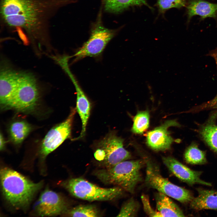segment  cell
Segmentation results:
<instances>
[{"label": "cell", "mask_w": 217, "mask_h": 217, "mask_svg": "<svg viewBox=\"0 0 217 217\" xmlns=\"http://www.w3.org/2000/svg\"><path fill=\"white\" fill-rule=\"evenodd\" d=\"M3 195L7 202L16 209H24L29 205L42 182L34 183L17 172L5 167L0 171Z\"/></svg>", "instance_id": "2"}, {"label": "cell", "mask_w": 217, "mask_h": 217, "mask_svg": "<svg viewBox=\"0 0 217 217\" xmlns=\"http://www.w3.org/2000/svg\"><path fill=\"white\" fill-rule=\"evenodd\" d=\"M66 213L73 217H98L100 215L99 210L92 205H80L70 209Z\"/></svg>", "instance_id": "22"}, {"label": "cell", "mask_w": 217, "mask_h": 217, "mask_svg": "<svg viewBox=\"0 0 217 217\" xmlns=\"http://www.w3.org/2000/svg\"><path fill=\"white\" fill-rule=\"evenodd\" d=\"M67 74L72 81L76 90V110L80 117L82 122V130L80 135L73 139L74 140H77L82 138L85 135L91 106L88 99L71 71L67 72Z\"/></svg>", "instance_id": "14"}, {"label": "cell", "mask_w": 217, "mask_h": 217, "mask_svg": "<svg viewBox=\"0 0 217 217\" xmlns=\"http://www.w3.org/2000/svg\"><path fill=\"white\" fill-rule=\"evenodd\" d=\"M141 199L144 211L148 215L152 217H162L157 211L154 210L151 207L149 198L147 195L145 194L142 195Z\"/></svg>", "instance_id": "27"}, {"label": "cell", "mask_w": 217, "mask_h": 217, "mask_svg": "<svg viewBox=\"0 0 217 217\" xmlns=\"http://www.w3.org/2000/svg\"><path fill=\"white\" fill-rule=\"evenodd\" d=\"M185 4V0H156V5L159 13L163 14L169 9L180 8L184 6Z\"/></svg>", "instance_id": "25"}, {"label": "cell", "mask_w": 217, "mask_h": 217, "mask_svg": "<svg viewBox=\"0 0 217 217\" xmlns=\"http://www.w3.org/2000/svg\"><path fill=\"white\" fill-rule=\"evenodd\" d=\"M39 91L37 80L30 73L20 72L12 108L23 113L33 112L37 105Z\"/></svg>", "instance_id": "5"}, {"label": "cell", "mask_w": 217, "mask_h": 217, "mask_svg": "<svg viewBox=\"0 0 217 217\" xmlns=\"http://www.w3.org/2000/svg\"><path fill=\"white\" fill-rule=\"evenodd\" d=\"M213 58L215 60L217 70V55L214 56ZM211 109L217 110V94L212 99L200 105L193 106L186 112L195 113L204 110Z\"/></svg>", "instance_id": "26"}, {"label": "cell", "mask_w": 217, "mask_h": 217, "mask_svg": "<svg viewBox=\"0 0 217 217\" xmlns=\"http://www.w3.org/2000/svg\"><path fill=\"white\" fill-rule=\"evenodd\" d=\"M20 72L14 70L7 62L3 61L1 63L0 104L2 110L12 108Z\"/></svg>", "instance_id": "10"}, {"label": "cell", "mask_w": 217, "mask_h": 217, "mask_svg": "<svg viewBox=\"0 0 217 217\" xmlns=\"http://www.w3.org/2000/svg\"><path fill=\"white\" fill-rule=\"evenodd\" d=\"M36 213L40 216H53L66 213L67 203L58 194L48 189L41 194L35 206Z\"/></svg>", "instance_id": "11"}, {"label": "cell", "mask_w": 217, "mask_h": 217, "mask_svg": "<svg viewBox=\"0 0 217 217\" xmlns=\"http://www.w3.org/2000/svg\"><path fill=\"white\" fill-rule=\"evenodd\" d=\"M198 196L191 201V208L197 210L203 209L217 210V191L198 188Z\"/></svg>", "instance_id": "17"}, {"label": "cell", "mask_w": 217, "mask_h": 217, "mask_svg": "<svg viewBox=\"0 0 217 217\" xmlns=\"http://www.w3.org/2000/svg\"><path fill=\"white\" fill-rule=\"evenodd\" d=\"M139 207L138 203L134 198H131L123 204L117 216H135L137 214Z\"/></svg>", "instance_id": "24"}, {"label": "cell", "mask_w": 217, "mask_h": 217, "mask_svg": "<svg viewBox=\"0 0 217 217\" xmlns=\"http://www.w3.org/2000/svg\"><path fill=\"white\" fill-rule=\"evenodd\" d=\"M217 110L212 112L206 122L198 125L197 130L201 139L212 150L217 153Z\"/></svg>", "instance_id": "15"}, {"label": "cell", "mask_w": 217, "mask_h": 217, "mask_svg": "<svg viewBox=\"0 0 217 217\" xmlns=\"http://www.w3.org/2000/svg\"><path fill=\"white\" fill-rule=\"evenodd\" d=\"M76 111V108H71L67 118L52 128L47 133L42 141L39 150L42 158L45 159L70 137Z\"/></svg>", "instance_id": "9"}, {"label": "cell", "mask_w": 217, "mask_h": 217, "mask_svg": "<svg viewBox=\"0 0 217 217\" xmlns=\"http://www.w3.org/2000/svg\"><path fill=\"white\" fill-rule=\"evenodd\" d=\"M145 183L147 186L183 203L191 202L193 198L188 190L171 183L163 177L157 166L146 162Z\"/></svg>", "instance_id": "6"}, {"label": "cell", "mask_w": 217, "mask_h": 217, "mask_svg": "<svg viewBox=\"0 0 217 217\" xmlns=\"http://www.w3.org/2000/svg\"><path fill=\"white\" fill-rule=\"evenodd\" d=\"M184 157L187 162L192 164H203L207 162L205 152L200 149L194 142L186 149Z\"/></svg>", "instance_id": "21"}, {"label": "cell", "mask_w": 217, "mask_h": 217, "mask_svg": "<svg viewBox=\"0 0 217 217\" xmlns=\"http://www.w3.org/2000/svg\"><path fill=\"white\" fill-rule=\"evenodd\" d=\"M75 0H0L4 27L24 32L31 42L49 45L51 20L60 8Z\"/></svg>", "instance_id": "1"}, {"label": "cell", "mask_w": 217, "mask_h": 217, "mask_svg": "<svg viewBox=\"0 0 217 217\" xmlns=\"http://www.w3.org/2000/svg\"><path fill=\"white\" fill-rule=\"evenodd\" d=\"M171 126L180 127L176 120L166 121L161 125L149 131L147 135L146 143L153 149L164 151L169 149L174 141L168 128Z\"/></svg>", "instance_id": "12"}, {"label": "cell", "mask_w": 217, "mask_h": 217, "mask_svg": "<svg viewBox=\"0 0 217 217\" xmlns=\"http://www.w3.org/2000/svg\"><path fill=\"white\" fill-rule=\"evenodd\" d=\"M162 160L169 170L181 181L190 185L199 184L211 185V183L200 179L202 172L192 170L171 157H163Z\"/></svg>", "instance_id": "13"}, {"label": "cell", "mask_w": 217, "mask_h": 217, "mask_svg": "<svg viewBox=\"0 0 217 217\" xmlns=\"http://www.w3.org/2000/svg\"><path fill=\"white\" fill-rule=\"evenodd\" d=\"M105 10L113 13H120L128 8L134 6L145 5L153 10L146 0H102Z\"/></svg>", "instance_id": "19"}, {"label": "cell", "mask_w": 217, "mask_h": 217, "mask_svg": "<svg viewBox=\"0 0 217 217\" xmlns=\"http://www.w3.org/2000/svg\"><path fill=\"white\" fill-rule=\"evenodd\" d=\"M62 184L73 196L88 201L113 200L123 193V189L119 187L103 188L80 178L70 179Z\"/></svg>", "instance_id": "4"}, {"label": "cell", "mask_w": 217, "mask_h": 217, "mask_svg": "<svg viewBox=\"0 0 217 217\" xmlns=\"http://www.w3.org/2000/svg\"><path fill=\"white\" fill-rule=\"evenodd\" d=\"M30 125L26 121H17L10 125L9 131L11 141L15 144L21 143L31 130Z\"/></svg>", "instance_id": "20"}, {"label": "cell", "mask_w": 217, "mask_h": 217, "mask_svg": "<svg viewBox=\"0 0 217 217\" xmlns=\"http://www.w3.org/2000/svg\"><path fill=\"white\" fill-rule=\"evenodd\" d=\"M149 118L148 111L138 112L134 118L132 132L137 134L143 133L149 127Z\"/></svg>", "instance_id": "23"}, {"label": "cell", "mask_w": 217, "mask_h": 217, "mask_svg": "<svg viewBox=\"0 0 217 217\" xmlns=\"http://www.w3.org/2000/svg\"><path fill=\"white\" fill-rule=\"evenodd\" d=\"M115 30L105 27L101 22V14L91 30L89 39L71 57L75 61L87 57H97L101 55L109 41L116 33Z\"/></svg>", "instance_id": "8"}, {"label": "cell", "mask_w": 217, "mask_h": 217, "mask_svg": "<svg viewBox=\"0 0 217 217\" xmlns=\"http://www.w3.org/2000/svg\"><path fill=\"white\" fill-rule=\"evenodd\" d=\"M5 143L4 138L1 133L0 135V149L1 150H2L4 148Z\"/></svg>", "instance_id": "28"}, {"label": "cell", "mask_w": 217, "mask_h": 217, "mask_svg": "<svg viewBox=\"0 0 217 217\" xmlns=\"http://www.w3.org/2000/svg\"><path fill=\"white\" fill-rule=\"evenodd\" d=\"M123 143V140L113 133L108 134L99 143L95 155L102 167L110 168L130 158Z\"/></svg>", "instance_id": "7"}, {"label": "cell", "mask_w": 217, "mask_h": 217, "mask_svg": "<svg viewBox=\"0 0 217 217\" xmlns=\"http://www.w3.org/2000/svg\"><path fill=\"white\" fill-rule=\"evenodd\" d=\"M143 164L140 160H126L110 168L97 170L93 174L104 184L116 185L133 193L142 181L140 170Z\"/></svg>", "instance_id": "3"}, {"label": "cell", "mask_w": 217, "mask_h": 217, "mask_svg": "<svg viewBox=\"0 0 217 217\" xmlns=\"http://www.w3.org/2000/svg\"><path fill=\"white\" fill-rule=\"evenodd\" d=\"M155 197L157 211L162 217L184 216L179 207L168 196L158 192Z\"/></svg>", "instance_id": "18"}, {"label": "cell", "mask_w": 217, "mask_h": 217, "mask_svg": "<svg viewBox=\"0 0 217 217\" xmlns=\"http://www.w3.org/2000/svg\"><path fill=\"white\" fill-rule=\"evenodd\" d=\"M187 9L188 23L193 16L196 15L200 16L202 20L211 17L217 21V4L203 0H190Z\"/></svg>", "instance_id": "16"}]
</instances>
